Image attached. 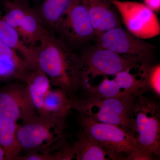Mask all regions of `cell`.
<instances>
[{
  "label": "cell",
  "instance_id": "7402d4cb",
  "mask_svg": "<svg viewBox=\"0 0 160 160\" xmlns=\"http://www.w3.org/2000/svg\"><path fill=\"white\" fill-rule=\"evenodd\" d=\"M0 60L11 63L18 69L23 77L22 82L26 83L33 69L14 49L0 40Z\"/></svg>",
  "mask_w": 160,
  "mask_h": 160
},
{
  "label": "cell",
  "instance_id": "52a82bcc",
  "mask_svg": "<svg viewBox=\"0 0 160 160\" xmlns=\"http://www.w3.org/2000/svg\"><path fill=\"white\" fill-rule=\"evenodd\" d=\"M96 47L109 49L140 65H150L155 47L121 26L96 37Z\"/></svg>",
  "mask_w": 160,
  "mask_h": 160
},
{
  "label": "cell",
  "instance_id": "4316f807",
  "mask_svg": "<svg viewBox=\"0 0 160 160\" xmlns=\"http://www.w3.org/2000/svg\"><path fill=\"white\" fill-rule=\"evenodd\" d=\"M7 1V0H5V1Z\"/></svg>",
  "mask_w": 160,
  "mask_h": 160
},
{
  "label": "cell",
  "instance_id": "e0dca14e",
  "mask_svg": "<svg viewBox=\"0 0 160 160\" xmlns=\"http://www.w3.org/2000/svg\"><path fill=\"white\" fill-rule=\"evenodd\" d=\"M19 125L0 117V145L6 153V160H15L23 151L17 137Z\"/></svg>",
  "mask_w": 160,
  "mask_h": 160
},
{
  "label": "cell",
  "instance_id": "30bf717a",
  "mask_svg": "<svg viewBox=\"0 0 160 160\" xmlns=\"http://www.w3.org/2000/svg\"><path fill=\"white\" fill-rule=\"evenodd\" d=\"M130 69L124 70L115 75L114 79L110 80L105 77L99 85H88L84 91L86 97L123 98L140 95L143 81L139 72L130 73Z\"/></svg>",
  "mask_w": 160,
  "mask_h": 160
},
{
  "label": "cell",
  "instance_id": "d4e9b609",
  "mask_svg": "<svg viewBox=\"0 0 160 160\" xmlns=\"http://www.w3.org/2000/svg\"><path fill=\"white\" fill-rule=\"evenodd\" d=\"M144 4L155 12H159L160 9V0H144Z\"/></svg>",
  "mask_w": 160,
  "mask_h": 160
},
{
  "label": "cell",
  "instance_id": "5b68a950",
  "mask_svg": "<svg viewBox=\"0 0 160 160\" xmlns=\"http://www.w3.org/2000/svg\"><path fill=\"white\" fill-rule=\"evenodd\" d=\"M135 97H86L70 99V106L96 122L115 125L128 131L129 112Z\"/></svg>",
  "mask_w": 160,
  "mask_h": 160
},
{
  "label": "cell",
  "instance_id": "484cf974",
  "mask_svg": "<svg viewBox=\"0 0 160 160\" xmlns=\"http://www.w3.org/2000/svg\"><path fill=\"white\" fill-rule=\"evenodd\" d=\"M0 160H6V153L1 145H0Z\"/></svg>",
  "mask_w": 160,
  "mask_h": 160
},
{
  "label": "cell",
  "instance_id": "4fadbf2b",
  "mask_svg": "<svg viewBox=\"0 0 160 160\" xmlns=\"http://www.w3.org/2000/svg\"><path fill=\"white\" fill-rule=\"evenodd\" d=\"M88 10L95 37L121 26L117 10L111 0H87Z\"/></svg>",
  "mask_w": 160,
  "mask_h": 160
},
{
  "label": "cell",
  "instance_id": "3957f363",
  "mask_svg": "<svg viewBox=\"0 0 160 160\" xmlns=\"http://www.w3.org/2000/svg\"><path fill=\"white\" fill-rule=\"evenodd\" d=\"M83 130L93 139L113 160H149L132 135L118 126L98 122L80 113Z\"/></svg>",
  "mask_w": 160,
  "mask_h": 160
},
{
  "label": "cell",
  "instance_id": "9a60e30c",
  "mask_svg": "<svg viewBox=\"0 0 160 160\" xmlns=\"http://www.w3.org/2000/svg\"><path fill=\"white\" fill-rule=\"evenodd\" d=\"M47 30L37 9L32 7L17 29L23 43L30 48H34L38 45Z\"/></svg>",
  "mask_w": 160,
  "mask_h": 160
},
{
  "label": "cell",
  "instance_id": "2e32d148",
  "mask_svg": "<svg viewBox=\"0 0 160 160\" xmlns=\"http://www.w3.org/2000/svg\"><path fill=\"white\" fill-rule=\"evenodd\" d=\"M72 0H43L38 12L46 29L54 32L68 11Z\"/></svg>",
  "mask_w": 160,
  "mask_h": 160
},
{
  "label": "cell",
  "instance_id": "8fae6325",
  "mask_svg": "<svg viewBox=\"0 0 160 160\" xmlns=\"http://www.w3.org/2000/svg\"><path fill=\"white\" fill-rule=\"evenodd\" d=\"M57 31L73 43H80L95 37L87 0H72Z\"/></svg>",
  "mask_w": 160,
  "mask_h": 160
},
{
  "label": "cell",
  "instance_id": "ba28073f",
  "mask_svg": "<svg viewBox=\"0 0 160 160\" xmlns=\"http://www.w3.org/2000/svg\"><path fill=\"white\" fill-rule=\"evenodd\" d=\"M127 30L137 37L146 39L160 33L159 22L156 15L143 3L111 0Z\"/></svg>",
  "mask_w": 160,
  "mask_h": 160
},
{
  "label": "cell",
  "instance_id": "603a6c76",
  "mask_svg": "<svg viewBox=\"0 0 160 160\" xmlns=\"http://www.w3.org/2000/svg\"><path fill=\"white\" fill-rule=\"evenodd\" d=\"M15 79L23 82L22 76L11 63L0 60V82Z\"/></svg>",
  "mask_w": 160,
  "mask_h": 160
},
{
  "label": "cell",
  "instance_id": "7a4b0ae2",
  "mask_svg": "<svg viewBox=\"0 0 160 160\" xmlns=\"http://www.w3.org/2000/svg\"><path fill=\"white\" fill-rule=\"evenodd\" d=\"M66 116L37 114L18 128V140L26 153L49 154L62 148L67 143Z\"/></svg>",
  "mask_w": 160,
  "mask_h": 160
},
{
  "label": "cell",
  "instance_id": "cb8c5ba5",
  "mask_svg": "<svg viewBox=\"0 0 160 160\" xmlns=\"http://www.w3.org/2000/svg\"><path fill=\"white\" fill-rule=\"evenodd\" d=\"M15 160H55L54 153L45 154L38 152L26 153L24 156L21 155Z\"/></svg>",
  "mask_w": 160,
  "mask_h": 160
},
{
  "label": "cell",
  "instance_id": "ac0fdd59",
  "mask_svg": "<svg viewBox=\"0 0 160 160\" xmlns=\"http://www.w3.org/2000/svg\"><path fill=\"white\" fill-rule=\"evenodd\" d=\"M25 84L28 87L37 112L41 115L44 98L52 87L50 80L46 73L38 68L32 72Z\"/></svg>",
  "mask_w": 160,
  "mask_h": 160
},
{
  "label": "cell",
  "instance_id": "7c38bea8",
  "mask_svg": "<svg viewBox=\"0 0 160 160\" xmlns=\"http://www.w3.org/2000/svg\"><path fill=\"white\" fill-rule=\"evenodd\" d=\"M59 156L61 160H108L103 148L83 130L72 145L67 143L59 150Z\"/></svg>",
  "mask_w": 160,
  "mask_h": 160
},
{
  "label": "cell",
  "instance_id": "277c9868",
  "mask_svg": "<svg viewBox=\"0 0 160 160\" xmlns=\"http://www.w3.org/2000/svg\"><path fill=\"white\" fill-rule=\"evenodd\" d=\"M160 111L157 103L142 95L135 98L128 132L149 160L160 153Z\"/></svg>",
  "mask_w": 160,
  "mask_h": 160
},
{
  "label": "cell",
  "instance_id": "8992f818",
  "mask_svg": "<svg viewBox=\"0 0 160 160\" xmlns=\"http://www.w3.org/2000/svg\"><path fill=\"white\" fill-rule=\"evenodd\" d=\"M80 57L82 91L89 85V81L97 77L115 75L141 66L114 52L97 47L84 51Z\"/></svg>",
  "mask_w": 160,
  "mask_h": 160
},
{
  "label": "cell",
  "instance_id": "9c48e42d",
  "mask_svg": "<svg viewBox=\"0 0 160 160\" xmlns=\"http://www.w3.org/2000/svg\"><path fill=\"white\" fill-rule=\"evenodd\" d=\"M27 85L9 83L0 87V117L18 122H26L37 114Z\"/></svg>",
  "mask_w": 160,
  "mask_h": 160
},
{
  "label": "cell",
  "instance_id": "d6986e66",
  "mask_svg": "<svg viewBox=\"0 0 160 160\" xmlns=\"http://www.w3.org/2000/svg\"><path fill=\"white\" fill-rule=\"evenodd\" d=\"M71 109L70 99L66 93L58 88H51L44 98L41 115H61L67 116Z\"/></svg>",
  "mask_w": 160,
  "mask_h": 160
},
{
  "label": "cell",
  "instance_id": "6da1fadb",
  "mask_svg": "<svg viewBox=\"0 0 160 160\" xmlns=\"http://www.w3.org/2000/svg\"><path fill=\"white\" fill-rule=\"evenodd\" d=\"M34 48L38 67L49 78L52 86L64 92L69 99H77L82 90L80 56L48 30Z\"/></svg>",
  "mask_w": 160,
  "mask_h": 160
},
{
  "label": "cell",
  "instance_id": "44dd1931",
  "mask_svg": "<svg viewBox=\"0 0 160 160\" xmlns=\"http://www.w3.org/2000/svg\"><path fill=\"white\" fill-rule=\"evenodd\" d=\"M138 69L143 81V87L141 95H142L146 92L150 91L159 98L160 64L141 65L138 67Z\"/></svg>",
  "mask_w": 160,
  "mask_h": 160
},
{
  "label": "cell",
  "instance_id": "ffe728a7",
  "mask_svg": "<svg viewBox=\"0 0 160 160\" xmlns=\"http://www.w3.org/2000/svg\"><path fill=\"white\" fill-rule=\"evenodd\" d=\"M5 4L3 19L17 30L23 18L31 8L28 0H7L5 1Z\"/></svg>",
  "mask_w": 160,
  "mask_h": 160
},
{
  "label": "cell",
  "instance_id": "5bb4252c",
  "mask_svg": "<svg viewBox=\"0 0 160 160\" xmlns=\"http://www.w3.org/2000/svg\"><path fill=\"white\" fill-rule=\"evenodd\" d=\"M0 40L18 52L32 69H38L37 55L35 48L28 47L23 43L17 30L3 19L1 11Z\"/></svg>",
  "mask_w": 160,
  "mask_h": 160
}]
</instances>
